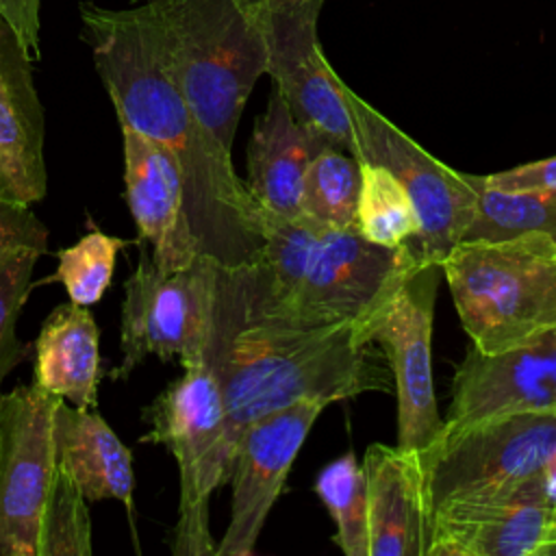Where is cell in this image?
I'll list each match as a JSON object with an SVG mask.
<instances>
[{"mask_svg": "<svg viewBox=\"0 0 556 556\" xmlns=\"http://www.w3.org/2000/svg\"><path fill=\"white\" fill-rule=\"evenodd\" d=\"M545 484H547V495L552 500V506L556 510V452L549 458L547 467H545Z\"/></svg>", "mask_w": 556, "mask_h": 556, "instance_id": "1f68e13d", "label": "cell"}, {"mask_svg": "<svg viewBox=\"0 0 556 556\" xmlns=\"http://www.w3.org/2000/svg\"><path fill=\"white\" fill-rule=\"evenodd\" d=\"M554 528H556V526H554Z\"/></svg>", "mask_w": 556, "mask_h": 556, "instance_id": "d590c367", "label": "cell"}, {"mask_svg": "<svg viewBox=\"0 0 556 556\" xmlns=\"http://www.w3.org/2000/svg\"><path fill=\"white\" fill-rule=\"evenodd\" d=\"M83 39L119 124L165 146L180 165L185 206L200 252L222 265L256 261L267 213L232 167V154L180 91L163 22L150 0L109 9L80 2Z\"/></svg>", "mask_w": 556, "mask_h": 556, "instance_id": "6da1fadb", "label": "cell"}, {"mask_svg": "<svg viewBox=\"0 0 556 556\" xmlns=\"http://www.w3.org/2000/svg\"><path fill=\"white\" fill-rule=\"evenodd\" d=\"M369 556H426L428 502L417 454L371 443L363 458Z\"/></svg>", "mask_w": 556, "mask_h": 556, "instance_id": "ac0fdd59", "label": "cell"}, {"mask_svg": "<svg viewBox=\"0 0 556 556\" xmlns=\"http://www.w3.org/2000/svg\"><path fill=\"white\" fill-rule=\"evenodd\" d=\"M39 256L37 250H20L0 265V397L4 378L30 354V345L15 334V321L28 300Z\"/></svg>", "mask_w": 556, "mask_h": 556, "instance_id": "83f0119b", "label": "cell"}, {"mask_svg": "<svg viewBox=\"0 0 556 556\" xmlns=\"http://www.w3.org/2000/svg\"><path fill=\"white\" fill-rule=\"evenodd\" d=\"M74 476L56 463L41 517L39 556H91V519Z\"/></svg>", "mask_w": 556, "mask_h": 556, "instance_id": "4316f807", "label": "cell"}, {"mask_svg": "<svg viewBox=\"0 0 556 556\" xmlns=\"http://www.w3.org/2000/svg\"><path fill=\"white\" fill-rule=\"evenodd\" d=\"M549 536H556V528H554V530H552V532H549Z\"/></svg>", "mask_w": 556, "mask_h": 556, "instance_id": "836d02e7", "label": "cell"}, {"mask_svg": "<svg viewBox=\"0 0 556 556\" xmlns=\"http://www.w3.org/2000/svg\"><path fill=\"white\" fill-rule=\"evenodd\" d=\"M56 463L78 482L87 502L117 500L135 519L132 452L96 408H78L59 400L52 419Z\"/></svg>", "mask_w": 556, "mask_h": 556, "instance_id": "ffe728a7", "label": "cell"}, {"mask_svg": "<svg viewBox=\"0 0 556 556\" xmlns=\"http://www.w3.org/2000/svg\"><path fill=\"white\" fill-rule=\"evenodd\" d=\"M343 93L354 126V156L387 167L400 180L419 224L413 243L421 261L441 265L476 215V187L467 174L434 159L348 85Z\"/></svg>", "mask_w": 556, "mask_h": 556, "instance_id": "9c48e42d", "label": "cell"}, {"mask_svg": "<svg viewBox=\"0 0 556 556\" xmlns=\"http://www.w3.org/2000/svg\"><path fill=\"white\" fill-rule=\"evenodd\" d=\"M139 443L165 445L178 463V519L167 545L174 556H217L208 526L211 495L228 484L232 447L222 389L204 361L182 367L143 410Z\"/></svg>", "mask_w": 556, "mask_h": 556, "instance_id": "8992f818", "label": "cell"}, {"mask_svg": "<svg viewBox=\"0 0 556 556\" xmlns=\"http://www.w3.org/2000/svg\"><path fill=\"white\" fill-rule=\"evenodd\" d=\"M545 410H556L554 332L504 352H482L471 343L452 380L443 437L482 419Z\"/></svg>", "mask_w": 556, "mask_h": 556, "instance_id": "9a60e30c", "label": "cell"}, {"mask_svg": "<svg viewBox=\"0 0 556 556\" xmlns=\"http://www.w3.org/2000/svg\"><path fill=\"white\" fill-rule=\"evenodd\" d=\"M41 0H0V13L15 28L33 59H39V30H41Z\"/></svg>", "mask_w": 556, "mask_h": 556, "instance_id": "4dcf8cb0", "label": "cell"}, {"mask_svg": "<svg viewBox=\"0 0 556 556\" xmlns=\"http://www.w3.org/2000/svg\"><path fill=\"white\" fill-rule=\"evenodd\" d=\"M376 345L358 324L298 317L276 298L263 261L217 263L202 361L222 389L232 456L241 430L271 410L391 391V369Z\"/></svg>", "mask_w": 556, "mask_h": 556, "instance_id": "7a4b0ae2", "label": "cell"}, {"mask_svg": "<svg viewBox=\"0 0 556 556\" xmlns=\"http://www.w3.org/2000/svg\"><path fill=\"white\" fill-rule=\"evenodd\" d=\"M243 4H248V7H254V4H261V2H265V0H241Z\"/></svg>", "mask_w": 556, "mask_h": 556, "instance_id": "d6a6232c", "label": "cell"}, {"mask_svg": "<svg viewBox=\"0 0 556 556\" xmlns=\"http://www.w3.org/2000/svg\"><path fill=\"white\" fill-rule=\"evenodd\" d=\"M361 163L356 230L371 243L397 248L413 243L419 224L413 202L400 180L382 165Z\"/></svg>", "mask_w": 556, "mask_h": 556, "instance_id": "603a6c76", "label": "cell"}, {"mask_svg": "<svg viewBox=\"0 0 556 556\" xmlns=\"http://www.w3.org/2000/svg\"><path fill=\"white\" fill-rule=\"evenodd\" d=\"M313 491L334 521L332 541L345 556H369V515L363 465L352 452L328 463Z\"/></svg>", "mask_w": 556, "mask_h": 556, "instance_id": "cb8c5ba5", "label": "cell"}, {"mask_svg": "<svg viewBox=\"0 0 556 556\" xmlns=\"http://www.w3.org/2000/svg\"><path fill=\"white\" fill-rule=\"evenodd\" d=\"M463 330L482 352L556 330V243L543 232L463 239L441 263Z\"/></svg>", "mask_w": 556, "mask_h": 556, "instance_id": "277c9868", "label": "cell"}, {"mask_svg": "<svg viewBox=\"0 0 556 556\" xmlns=\"http://www.w3.org/2000/svg\"><path fill=\"white\" fill-rule=\"evenodd\" d=\"M554 526L556 510L541 471L506 491L434 510L426 556H534Z\"/></svg>", "mask_w": 556, "mask_h": 556, "instance_id": "5bb4252c", "label": "cell"}, {"mask_svg": "<svg viewBox=\"0 0 556 556\" xmlns=\"http://www.w3.org/2000/svg\"><path fill=\"white\" fill-rule=\"evenodd\" d=\"M554 334H556V330H554Z\"/></svg>", "mask_w": 556, "mask_h": 556, "instance_id": "e575fe53", "label": "cell"}, {"mask_svg": "<svg viewBox=\"0 0 556 556\" xmlns=\"http://www.w3.org/2000/svg\"><path fill=\"white\" fill-rule=\"evenodd\" d=\"M163 22L169 65L202 124L232 154L243 106L267 67L258 15L241 0H150Z\"/></svg>", "mask_w": 556, "mask_h": 556, "instance_id": "5b68a950", "label": "cell"}, {"mask_svg": "<svg viewBox=\"0 0 556 556\" xmlns=\"http://www.w3.org/2000/svg\"><path fill=\"white\" fill-rule=\"evenodd\" d=\"M471 182L497 191H552L556 189V156L532 161L506 172H495L486 176L469 174Z\"/></svg>", "mask_w": 556, "mask_h": 556, "instance_id": "f546056e", "label": "cell"}, {"mask_svg": "<svg viewBox=\"0 0 556 556\" xmlns=\"http://www.w3.org/2000/svg\"><path fill=\"white\" fill-rule=\"evenodd\" d=\"M319 132L302 126L274 87L248 141V189L269 215H302V182L315 154L328 146Z\"/></svg>", "mask_w": 556, "mask_h": 556, "instance_id": "d6986e66", "label": "cell"}, {"mask_svg": "<svg viewBox=\"0 0 556 556\" xmlns=\"http://www.w3.org/2000/svg\"><path fill=\"white\" fill-rule=\"evenodd\" d=\"M328 404L300 400L250 421L237 443L230 467V521L217 543V556H250L293 460L315 419Z\"/></svg>", "mask_w": 556, "mask_h": 556, "instance_id": "4fadbf2b", "label": "cell"}, {"mask_svg": "<svg viewBox=\"0 0 556 556\" xmlns=\"http://www.w3.org/2000/svg\"><path fill=\"white\" fill-rule=\"evenodd\" d=\"M556 452V410L482 419L428 450L421 460L428 515L445 504L506 491L545 471Z\"/></svg>", "mask_w": 556, "mask_h": 556, "instance_id": "52a82bcc", "label": "cell"}, {"mask_svg": "<svg viewBox=\"0 0 556 556\" xmlns=\"http://www.w3.org/2000/svg\"><path fill=\"white\" fill-rule=\"evenodd\" d=\"M124 146V195L137 226V245L150 248V261L159 274L189 267L202 252L193 235L182 172L174 154L119 124Z\"/></svg>", "mask_w": 556, "mask_h": 556, "instance_id": "2e32d148", "label": "cell"}, {"mask_svg": "<svg viewBox=\"0 0 556 556\" xmlns=\"http://www.w3.org/2000/svg\"><path fill=\"white\" fill-rule=\"evenodd\" d=\"M415 243L387 248L356 228H330L308 215L267 213L263 261L276 298L315 326L363 321L419 261Z\"/></svg>", "mask_w": 556, "mask_h": 556, "instance_id": "3957f363", "label": "cell"}, {"mask_svg": "<svg viewBox=\"0 0 556 556\" xmlns=\"http://www.w3.org/2000/svg\"><path fill=\"white\" fill-rule=\"evenodd\" d=\"M324 0H265L250 7L263 26L265 74L293 117L326 141L354 154V126L343 80L324 56L317 22Z\"/></svg>", "mask_w": 556, "mask_h": 556, "instance_id": "8fae6325", "label": "cell"}, {"mask_svg": "<svg viewBox=\"0 0 556 556\" xmlns=\"http://www.w3.org/2000/svg\"><path fill=\"white\" fill-rule=\"evenodd\" d=\"M471 185L478 191V208L463 239H508L543 232L556 243V189L508 193Z\"/></svg>", "mask_w": 556, "mask_h": 556, "instance_id": "d4e9b609", "label": "cell"}, {"mask_svg": "<svg viewBox=\"0 0 556 556\" xmlns=\"http://www.w3.org/2000/svg\"><path fill=\"white\" fill-rule=\"evenodd\" d=\"M20 250H48V228L30 204L0 198V265Z\"/></svg>", "mask_w": 556, "mask_h": 556, "instance_id": "f1b7e54d", "label": "cell"}, {"mask_svg": "<svg viewBox=\"0 0 556 556\" xmlns=\"http://www.w3.org/2000/svg\"><path fill=\"white\" fill-rule=\"evenodd\" d=\"M33 348V384L78 408L98 406L100 328L89 306L74 302L54 306Z\"/></svg>", "mask_w": 556, "mask_h": 556, "instance_id": "44dd1931", "label": "cell"}, {"mask_svg": "<svg viewBox=\"0 0 556 556\" xmlns=\"http://www.w3.org/2000/svg\"><path fill=\"white\" fill-rule=\"evenodd\" d=\"M128 245L126 239L91 228L76 243L56 252V271L46 282H61L70 302L91 306L106 293L117 254Z\"/></svg>", "mask_w": 556, "mask_h": 556, "instance_id": "484cf974", "label": "cell"}, {"mask_svg": "<svg viewBox=\"0 0 556 556\" xmlns=\"http://www.w3.org/2000/svg\"><path fill=\"white\" fill-rule=\"evenodd\" d=\"M439 263L417 261L400 285L363 319L361 334L382 345L397 397V447L417 456L432 450L445 428L432 378V319Z\"/></svg>", "mask_w": 556, "mask_h": 556, "instance_id": "ba28073f", "label": "cell"}, {"mask_svg": "<svg viewBox=\"0 0 556 556\" xmlns=\"http://www.w3.org/2000/svg\"><path fill=\"white\" fill-rule=\"evenodd\" d=\"M59 400L33 382L0 397V556H39L56 471L52 419Z\"/></svg>", "mask_w": 556, "mask_h": 556, "instance_id": "7c38bea8", "label": "cell"}, {"mask_svg": "<svg viewBox=\"0 0 556 556\" xmlns=\"http://www.w3.org/2000/svg\"><path fill=\"white\" fill-rule=\"evenodd\" d=\"M217 261L200 254L189 267L159 274L141 250L135 271L124 282L122 363L109 378L124 382L148 354L180 358L182 367L200 363L208 334Z\"/></svg>", "mask_w": 556, "mask_h": 556, "instance_id": "30bf717a", "label": "cell"}, {"mask_svg": "<svg viewBox=\"0 0 556 556\" xmlns=\"http://www.w3.org/2000/svg\"><path fill=\"white\" fill-rule=\"evenodd\" d=\"M358 189V159L348 150L328 143L315 154L304 174L300 208L324 226L356 228Z\"/></svg>", "mask_w": 556, "mask_h": 556, "instance_id": "7402d4cb", "label": "cell"}, {"mask_svg": "<svg viewBox=\"0 0 556 556\" xmlns=\"http://www.w3.org/2000/svg\"><path fill=\"white\" fill-rule=\"evenodd\" d=\"M33 54L0 13V198L35 204L48 189L46 113L33 80Z\"/></svg>", "mask_w": 556, "mask_h": 556, "instance_id": "e0dca14e", "label": "cell"}]
</instances>
